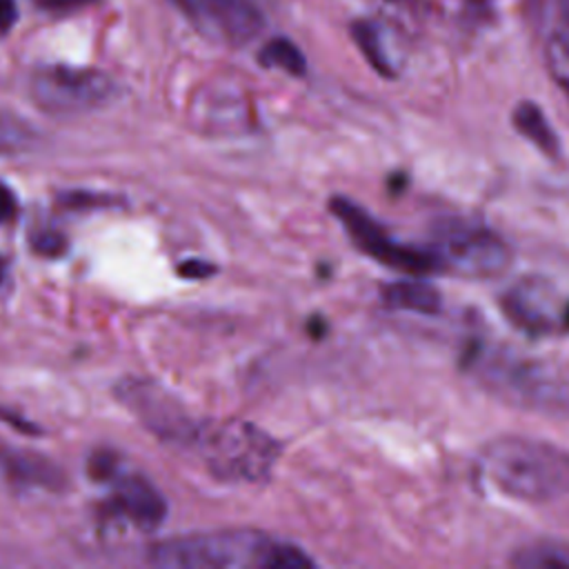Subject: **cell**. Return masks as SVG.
Listing matches in <instances>:
<instances>
[{
  "instance_id": "6da1fadb",
  "label": "cell",
  "mask_w": 569,
  "mask_h": 569,
  "mask_svg": "<svg viewBox=\"0 0 569 569\" xmlns=\"http://www.w3.org/2000/svg\"><path fill=\"white\" fill-rule=\"evenodd\" d=\"M151 562L167 569H311L316 562L298 547L253 529H231L162 540Z\"/></svg>"
},
{
  "instance_id": "7a4b0ae2",
  "label": "cell",
  "mask_w": 569,
  "mask_h": 569,
  "mask_svg": "<svg viewBox=\"0 0 569 569\" xmlns=\"http://www.w3.org/2000/svg\"><path fill=\"white\" fill-rule=\"evenodd\" d=\"M485 478L522 502H551L569 493V453L527 436H502L480 453Z\"/></svg>"
},
{
  "instance_id": "3957f363",
  "label": "cell",
  "mask_w": 569,
  "mask_h": 569,
  "mask_svg": "<svg viewBox=\"0 0 569 569\" xmlns=\"http://www.w3.org/2000/svg\"><path fill=\"white\" fill-rule=\"evenodd\" d=\"M189 445L196 447L213 476L244 482L269 478L280 453L278 442L269 433L240 420L196 427Z\"/></svg>"
},
{
  "instance_id": "277c9868",
  "label": "cell",
  "mask_w": 569,
  "mask_h": 569,
  "mask_svg": "<svg viewBox=\"0 0 569 569\" xmlns=\"http://www.w3.org/2000/svg\"><path fill=\"white\" fill-rule=\"evenodd\" d=\"M329 209L340 220V224L347 229L353 244L369 258H373L391 269L411 273V276H427V273L442 271L440 260L431 247H413V244L393 240L378 224V220H373L353 200H349L345 196H333L329 200Z\"/></svg>"
},
{
  "instance_id": "5b68a950",
  "label": "cell",
  "mask_w": 569,
  "mask_h": 569,
  "mask_svg": "<svg viewBox=\"0 0 569 569\" xmlns=\"http://www.w3.org/2000/svg\"><path fill=\"white\" fill-rule=\"evenodd\" d=\"M431 249L442 271L465 278H493L511 262V251L498 233L467 222H447L440 227Z\"/></svg>"
},
{
  "instance_id": "8992f818",
  "label": "cell",
  "mask_w": 569,
  "mask_h": 569,
  "mask_svg": "<svg viewBox=\"0 0 569 569\" xmlns=\"http://www.w3.org/2000/svg\"><path fill=\"white\" fill-rule=\"evenodd\" d=\"M113 93V80L98 69L47 67L31 78L33 100L51 113H84L107 104Z\"/></svg>"
},
{
  "instance_id": "52a82bcc",
  "label": "cell",
  "mask_w": 569,
  "mask_h": 569,
  "mask_svg": "<svg viewBox=\"0 0 569 569\" xmlns=\"http://www.w3.org/2000/svg\"><path fill=\"white\" fill-rule=\"evenodd\" d=\"M198 31L207 38L242 47L253 40L264 18L251 0H176Z\"/></svg>"
},
{
  "instance_id": "ba28073f",
  "label": "cell",
  "mask_w": 569,
  "mask_h": 569,
  "mask_svg": "<svg viewBox=\"0 0 569 569\" xmlns=\"http://www.w3.org/2000/svg\"><path fill=\"white\" fill-rule=\"evenodd\" d=\"M118 396L122 405H127L140 418V422L158 438L180 445L191 442L198 425H193L160 387L147 380L131 378L122 380V385L118 387Z\"/></svg>"
},
{
  "instance_id": "9c48e42d",
  "label": "cell",
  "mask_w": 569,
  "mask_h": 569,
  "mask_svg": "<svg viewBox=\"0 0 569 569\" xmlns=\"http://www.w3.org/2000/svg\"><path fill=\"white\" fill-rule=\"evenodd\" d=\"M107 516L122 520L138 531H156L167 516L162 493L140 476H124L113 485Z\"/></svg>"
},
{
  "instance_id": "30bf717a",
  "label": "cell",
  "mask_w": 569,
  "mask_h": 569,
  "mask_svg": "<svg viewBox=\"0 0 569 569\" xmlns=\"http://www.w3.org/2000/svg\"><path fill=\"white\" fill-rule=\"evenodd\" d=\"M553 296L540 280H520L502 298V309L513 325L529 333H549L553 329H565V311H553Z\"/></svg>"
},
{
  "instance_id": "8fae6325",
  "label": "cell",
  "mask_w": 569,
  "mask_h": 569,
  "mask_svg": "<svg viewBox=\"0 0 569 569\" xmlns=\"http://www.w3.org/2000/svg\"><path fill=\"white\" fill-rule=\"evenodd\" d=\"M380 298L387 307L400 311H413L433 316L442 307V296L436 287L422 280H398L380 289Z\"/></svg>"
},
{
  "instance_id": "7c38bea8",
  "label": "cell",
  "mask_w": 569,
  "mask_h": 569,
  "mask_svg": "<svg viewBox=\"0 0 569 569\" xmlns=\"http://www.w3.org/2000/svg\"><path fill=\"white\" fill-rule=\"evenodd\" d=\"M0 465H2L4 473L20 485L53 489L62 480L60 471L49 460L33 456V453L4 449V451H0Z\"/></svg>"
},
{
  "instance_id": "4fadbf2b",
  "label": "cell",
  "mask_w": 569,
  "mask_h": 569,
  "mask_svg": "<svg viewBox=\"0 0 569 569\" xmlns=\"http://www.w3.org/2000/svg\"><path fill=\"white\" fill-rule=\"evenodd\" d=\"M511 120L516 131L525 136L531 144H536L542 153L558 156V149H560L558 136L536 102H529V100L518 102V107L511 113Z\"/></svg>"
},
{
  "instance_id": "5bb4252c",
  "label": "cell",
  "mask_w": 569,
  "mask_h": 569,
  "mask_svg": "<svg viewBox=\"0 0 569 569\" xmlns=\"http://www.w3.org/2000/svg\"><path fill=\"white\" fill-rule=\"evenodd\" d=\"M351 38L358 44V49L362 51V56L367 58V62L385 78H393L396 76V67L393 60L389 56V49L385 44V36L382 29L371 22V20H356L351 22Z\"/></svg>"
},
{
  "instance_id": "9a60e30c",
  "label": "cell",
  "mask_w": 569,
  "mask_h": 569,
  "mask_svg": "<svg viewBox=\"0 0 569 569\" xmlns=\"http://www.w3.org/2000/svg\"><path fill=\"white\" fill-rule=\"evenodd\" d=\"M516 567L527 569H567L569 567V545L567 542H536L520 549L513 560Z\"/></svg>"
},
{
  "instance_id": "2e32d148",
  "label": "cell",
  "mask_w": 569,
  "mask_h": 569,
  "mask_svg": "<svg viewBox=\"0 0 569 569\" xmlns=\"http://www.w3.org/2000/svg\"><path fill=\"white\" fill-rule=\"evenodd\" d=\"M258 60L262 67L282 69L289 76H305L307 73V60L302 51L287 38H273L269 40L260 53Z\"/></svg>"
},
{
  "instance_id": "e0dca14e",
  "label": "cell",
  "mask_w": 569,
  "mask_h": 569,
  "mask_svg": "<svg viewBox=\"0 0 569 569\" xmlns=\"http://www.w3.org/2000/svg\"><path fill=\"white\" fill-rule=\"evenodd\" d=\"M545 60L553 82L569 98V40L562 33H553L545 44Z\"/></svg>"
},
{
  "instance_id": "ac0fdd59",
  "label": "cell",
  "mask_w": 569,
  "mask_h": 569,
  "mask_svg": "<svg viewBox=\"0 0 569 569\" xmlns=\"http://www.w3.org/2000/svg\"><path fill=\"white\" fill-rule=\"evenodd\" d=\"M18 18V9H16V0H0V36H4Z\"/></svg>"
},
{
  "instance_id": "d6986e66",
  "label": "cell",
  "mask_w": 569,
  "mask_h": 569,
  "mask_svg": "<svg viewBox=\"0 0 569 569\" xmlns=\"http://www.w3.org/2000/svg\"><path fill=\"white\" fill-rule=\"evenodd\" d=\"M16 213V198L13 191L0 182V222L9 220Z\"/></svg>"
},
{
  "instance_id": "ffe728a7",
  "label": "cell",
  "mask_w": 569,
  "mask_h": 569,
  "mask_svg": "<svg viewBox=\"0 0 569 569\" xmlns=\"http://www.w3.org/2000/svg\"><path fill=\"white\" fill-rule=\"evenodd\" d=\"M178 271L184 278H204V276H209L213 271V267L207 264V262H200V260H189V262H182Z\"/></svg>"
},
{
  "instance_id": "44dd1931",
  "label": "cell",
  "mask_w": 569,
  "mask_h": 569,
  "mask_svg": "<svg viewBox=\"0 0 569 569\" xmlns=\"http://www.w3.org/2000/svg\"><path fill=\"white\" fill-rule=\"evenodd\" d=\"M36 247H38L40 251L53 253V251H60V249H62V240H60L58 236H53V233H47V236H38Z\"/></svg>"
},
{
  "instance_id": "7402d4cb",
  "label": "cell",
  "mask_w": 569,
  "mask_h": 569,
  "mask_svg": "<svg viewBox=\"0 0 569 569\" xmlns=\"http://www.w3.org/2000/svg\"><path fill=\"white\" fill-rule=\"evenodd\" d=\"M47 7H53V9H73V7H82L91 0H42Z\"/></svg>"
},
{
  "instance_id": "603a6c76",
  "label": "cell",
  "mask_w": 569,
  "mask_h": 569,
  "mask_svg": "<svg viewBox=\"0 0 569 569\" xmlns=\"http://www.w3.org/2000/svg\"><path fill=\"white\" fill-rule=\"evenodd\" d=\"M2 276H4V262H2V258H0V280H2Z\"/></svg>"
}]
</instances>
